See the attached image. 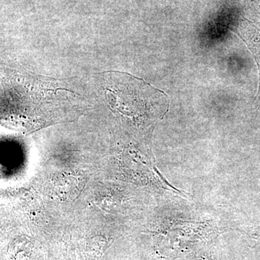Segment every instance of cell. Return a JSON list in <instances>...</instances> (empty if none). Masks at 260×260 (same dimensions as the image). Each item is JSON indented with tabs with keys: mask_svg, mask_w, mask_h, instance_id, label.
<instances>
[{
	"mask_svg": "<svg viewBox=\"0 0 260 260\" xmlns=\"http://www.w3.org/2000/svg\"><path fill=\"white\" fill-rule=\"evenodd\" d=\"M250 234L251 237L256 238V239H259L260 240V225H258L257 227L251 229Z\"/></svg>",
	"mask_w": 260,
	"mask_h": 260,
	"instance_id": "cell-1",
	"label": "cell"
}]
</instances>
